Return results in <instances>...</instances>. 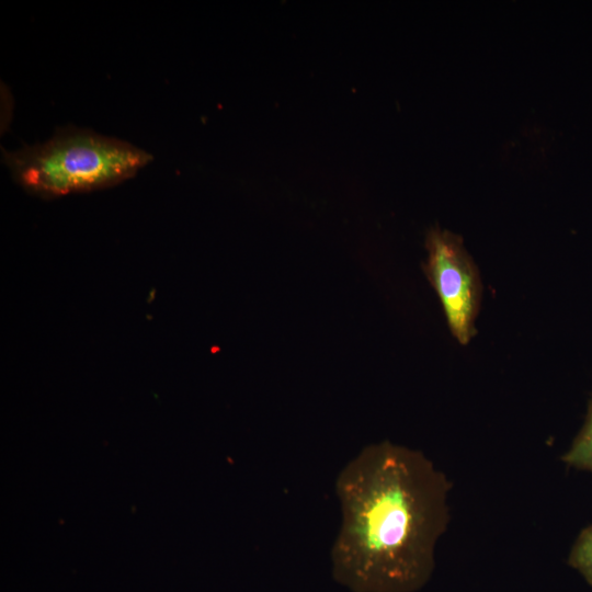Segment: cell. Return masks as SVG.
Here are the masks:
<instances>
[{"mask_svg": "<svg viewBox=\"0 0 592 592\" xmlns=\"http://www.w3.org/2000/svg\"><path fill=\"white\" fill-rule=\"evenodd\" d=\"M449 491L446 475L422 452L389 441L363 447L335 480L333 579L352 592L422 589L448 525Z\"/></svg>", "mask_w": 592, "mask_h": 592, "instance_id": "1", "label": "cell"}, {"mask_svg": "<svg viewBox=\"0 0 592 592\" xmlns=\"http://www.w3.org/2000/svg\"><path fill=\"white\" fill-rule=\"evenodd\" d=\"M151 159L128 143L77 128H60L46 143L4 152L14 178L25 189L46 196L117 184Z\"/></svg>", "mask_w": 592, "mask_h": 592, "instance_id": "2", "label": "cell"}, {"mask_svg": "<svg viewBox=\"0 0 592 592\" xmlns=\"http://www.w3.org/2000/svg\"><path fill=\"white\" fill-rule=\"evenodd\" d=\"M425 275L442 303L448 327L462 344L475 334L481 284L477 267L462 239L440 228L428 232Z\"/></svg>", "mask_w": 592, "mask_h": 592, "instance_id": "3", "label": "cell"}, {"mask_svg": "<svg viewBox=\"0 0 592 592\" xmlns=\"http://www.w3.org/2000/svg\"><path fill=\"white\" fill-rule=\"evenodd\" d=\"M561 460L569 467L592 473V397L584 424Z\"/></svg>", "mask_w": 592, "mask_h": 592, "instance_id": "4", "label": "cell"}, {"mask_svg": "<svg viewBox=\"0 0 592 592\" xmlns=\"http://www.w3.org/2000/svg\"><path fill=\"white\" fill-rule=\"evenodd\" d=\"M568 563L592 585V525L583 528L571 547Z\"/></svg>", "mask_w": 592, "mask_h": 592, "instance_id": "5", "label": "cell"}]
</instances>
